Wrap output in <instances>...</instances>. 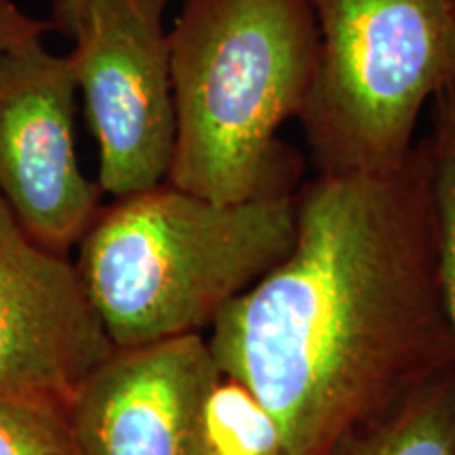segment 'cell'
I'll list each match as a JSON object with an SVG mask.
<instances>
[{
    "mask_svg": "<svg viewBox=\"0 0 455 455\" xmlns=\"http://www.w3.org/2000/svg\"><path fill=\"white\" fill-rule=\"evenodd\" d=\"M295 212L291 251L221 310L207 341L289 455H327L455 365L428 135L392 171L316 173Z\"/></svg>",
    "mask_w": 455,
    "mask_h": 455,
    "instance_id": "6da1fadb",
    "label": "cell"
},
{
    "mask_svg": "<svg viewBox=\"0 0 455 455\" xmlns=\"http://www.w3.org/2000/svg\"><path fill=\"white\" fill-rule=\"evenodd\" d=\"M316 60L310 0H184L169 30L167 184L226 204L293 196L304 158L278 131L304 110Z\"/></svg>",
    "mask_w": 455,
    "mask_h": 455,
    "instance_id": "7a4b0ae2",
    "label": "cell"
},
{
    "mask_svg": "<svg viewBox=\"0 0 455 455\" xmlns=\"http://www.w3.org/2000/svg\"><path fill=\"white\" fill-rule=\"evenodd\" d=\"M295 195L213 203L164 184L101 204L78 241L84 293L114 348L212 329L291 251Z\"/></svg>",
    "mask_w": 455,
    "mask_h": 455,
    "instance_id": "3957f363",
    "label": "cell"
},
{
    "mask_svg": "<svg viewBox=\"0 0 455 455\" xmlns=\"http://www.w3.org/2000/svg\"><path fill=\"white\" fill-rule=\"evenodd\" d=\"M318 60L299 114L318 175L407 161L428 101L455 89L451 0H310Z\"/></svg>",
    "mask_w": 455,
    "mask_h": 455,
    "instance_id": "277c9868",
    "label": "cell"
},
{
    "mask_svg": "<svg viewBox=\"0 0 455 455\" xmlns=\"http://www.w3.org/2000/svg\"><path fill=\"white\" fill-rule=\"evenodd\" d=\"M51 21L0 0V196L49 251L68 255L101 207L74 141L76 81L68 55L51 53Z\"/></svg>",
    "mask_w": 455,
    "mask_h": 455,
    "instance_id": "5b68a950",
    "label": "cell"
},
{
    "mask_svg": "<svg viewBox=\"0 0 455 455\" xmlns=\"http://www.w3.org/2000/svg\"><path fill=\"white\" fill-rule=\"evenodd\" d=\"M169 0H84L66 36L98 144L101 195L124 198L167 181L175 150Z\"/></svg>",
    "mask_w": 455,
    "mask_h": 455,
    "instance_id": "8992f818",
    "label": "cell"
},
{
    "mask_svg": "<svg viewBox=\"0 0 455 455\" xmlns=\"http://www.w3.org/2000/svg\"><path fill=\"white\" fill-rule=\"evenodd\" d=\"M221 373L204 333L114 348L66 405L78 455H203Z\"/></svg>",
    "mask_w": 455,
    "mask_h": 455,
    "instance_id": "52a82bcc",
    "label": "cell"
},
{
    "mask_svg": "<svg viewBox=\"0 0 455 455\" xmlns=\"http://www.w3.org/2000/svg\"><path fill=\"white\" fill-rule=\"evenodd\" d=\"M112 350L76 266L34 241L0 196V395L66 407Z\"/></svg>",
    "mask_w": 455,
    "mask_h": 455,
    "instance_id": "ba28073f",
    "label": "cell"
},
{
    "mask_svg": "<svg viewBox=\"0 0 455 455\" xmlns=\"http://www.w3.org/2000/svg\"><path fill=\"white\" fill-rule=\"evenodd\" d=\"M327 455H455V365L378 422L346 435Z\"/></svg>",
    "mask_w": 455,
    "mask_h": 455,
    "instance_id": "9c48e42d",
    "label": "cell"
},
{
    "mask_svg": "<svg viewBox=\"0 0 455 455\" xmlns=\"http://www.w3.org/2000/svg\"><path fill=\"white\" fill-rule=\"evenodd\" d=\"M430 104L432 127L428 141L439 228V268L455 348V89L443 91Z\"/></svg>",
    "mask_w": 455,
    "mask_h": 455,
    "instance_id": "30bf717a",
    "label": "cell"
},
{
    "mask_svg": "<svg viewBox=\"0 0 455 455\" xmlns=\"http://www.w3.org/2000/svg\"><path fill=\"white\" fill-rule=\"evenodd\" d=\"M203 455H289L261 409L241 386L221 378L207 409Z\"/></svg>",
    "mask_w": 455,
    "mask_h": 455,
    "instance_id": "8fae6325",
    "label": "cell"
},
{
    "mask_svg": "<svg viewBox=\"0 0 455 455\" xmlns=\"http://www.w3.org/2000/svg\"><path fill=\"white\" fill-rule=\"evenodd\" d=\"M0 455H78L66 407L0 395Z\"/></svg>",
    "mask_w": 455,
    "mask_h": 455,
    "instance_id": "7c38bea8",
    "label": "cell"
},
{
    "mask_svg": "<svg viewBox=\"0 0 455 455\" xmlns=\"http://www.w3.org/2000/svg\"><path fill=\"white\" fill-rule=\"evenodd\" d=\"M84 0H55L53 11H51V24H53V30L66 34L68 28L74 21L78 11H81Z\"/></svg>",
    "mask_w": 455,
    "mask_h": 455,
    "instance_id": "4fadbf2b",
    "label": "cell"
},
{
    "mask_svg": "<svg viewBox=\"0 0 455 455\" xmlns=\"http://www.w3.org/2000/svg\"><path fill=\"white\" fill-rule=\"evenodd\" d=\"M451 4H453V13H455V0H451Z\"/></svg>",
    "mask_w": 455,
    "mask_h": 455,
    "instance_id": "5bb4252c",
    "label": "cell"
}]
</instances>
